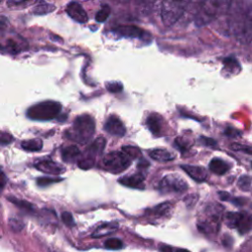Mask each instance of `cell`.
Listing matches in <instances>:
<instances>
[{"label": "cell", "instance_id": "25", "mask_svg": "<svg viewBox=\"0 0 252 252\" xmlns=\"http://www.w3.org/2000/svg\"><path fill=\"white\" fill-rule=\"evenodd\" d=\"M224 65L226 67V70L230 71V72H233V71H238L240 69V65L238 61L233 58V57H228L224 60Z\"/></svg>", "mask_w": 252, "mask_h": 252}, {"label": "cell", "instance_id": "42", "mask_svg": "<svg viewBox=\"0 0 252 252\" xmlns=\"http://www.w3.org/2000/svg\"><path fill=\"white\" fill-rule=\"evenodd\" d=\"M175 252H190L189 250H186V249H182V248H179L177 249Z\"/></svg>", "mask_w": 252, "mask_h": 252}, {"label": "cell", "instance_id": "20", "mask_svg": "<svg viewBox=\"0 0 252 252\" xmlns=\"http://www.w3.org/2000/svg\"><path fill=\"white\" fill-rule=\"evenodd\" d=\"M162 117L158 114H151L147 118V126L153 134H160L162 130Z\"/></svg>", "mask_w": 252, "mask_h": 252}, {"label": "cell", "instance_id": "5", "mask_svg": "<svg viewBox=\"0 0 252 252\" xmlns=\"http://www.w3.org/2000/svg\"><path fill=\"white\" fill-rule=\"evenodd\" d=\"M226 224L231 229H235L241 234L252 230V215L246 212H229L225 216Z\"/></svg>", "mask_w": 252, "mask_h": 252}, {"label": "cell", "instance_id": "38", "mask_svg": "<svg viewBox=\"0 0 252 252\" xmlns=\"http://www.w3.org/2000/svg\"><path fill=\"white\" fill-rule=\"evenodd\" d=\"M225 134H226L227 136H230V137H237V136L241 135L239 131H236V130H234V129H232V128H230V127L227 128V130L225 131Z\"/></svg>", "mask_w": 252, "mask_h": 252}, {"label": "cell", "instance_id": "40", "mask_svg": "<svg viewBox=\"0 0 252 252\" xmlns=\"http://www.w3.org/2000/svg\"><path fill=\"white\" fill-rule=\"evenodd\" d=\"M137 167H138L139 168H146L149 167V163H148L147 161H145V160H141Z\"/></svg>", "mask_w": 252, "mask_h": 252}, {"label": "cell", "instance_id": "41", "mask_svg": "<svg viewBox=\"0 0 252 252\" xmlns=\"http://www.w3.org/2000/svg\"><path fill=\"white\" fill-rule=\"evenodd\" d=\"M161 251L162 252H172V249H171V247H169L168 245H162L161 246Z\"/></svg>", "mask_w": 252, "mask_h": 252}, {"label": "cell", "instance_id": "24", "mask_svg": "<svg viewBox=\"0 0 252 252\" xmlns=\"http://www.w3.org/2000/svg\"><path fill=\"white\" fill-rule=\"evenodd\" d=\"M55 10V6L47 3V2H41L38 4V6L35 7L34 9V13L37 15H44V14H48L51 13L52 11Z\"/></svg>", "mask_w": 252, "mask_h": 252}, {"label": "cell", "instance_id": "29", "mask_svg": "<svg viewBox=\"0 0 252 252\" xmlns=\"http://www.w3.org/2000/svg\"><path fill=\"white\" fill-rule=\"evenodd\" d=\"M238 187L243 191H248L249 188L251 186V177L248 175H242L240 176V178L238 179L237 182Z\"/></svg>", "mask_w": 252, "mask_h": 252}, {"label": "cell", "instance_id": "39", "mask_svg": "<svg viewBox=\"0 0 252 252\" xmlns=\"http://www.w3.org/2000/svg\"><path fill=\"white\" fill-rule=\"evenodd\" d=\"M29 2H24V1H21V2H17V1H10V2H8L7 4L9 5V6H11V7H13V6H18V5H27Z\"/></svg>", "mask_w": 252, "mask_h": 252}, {"label": "cell", "instance_id": "16", "mask_svg": "<svg viewBox=\"0 0 252 252\" xmlns=\"http://www.w3.org/2000/svg\"><path fill=\"white\" fill-rule=\"evenodd\" d=\"M118 229V224L117 223H105L103 224L101 226H99L94 232L92 233V236L95 238H99V237H103L105 235H108L114 231H116Z\"/></svg>", "mask_w": 252, "mask_h": 252}, {"label": "cell", "instance_id": "11", "mask_svg": "<svg viewBox=\"0 0 252 252\" xmlns=\"http://www.w3.org/2000/svg\"><path fill=\"white\" fill-rule=\"evenodd\" d=\"M66 12L71 19H73L74 21L81 23V24L87 23V21L89 19L88 14L85 11V9L77 2L69 3L66 7Z\"/></svg>", "mask_w": 252, "mask_h": 252}, {"label": "cell", "instance_id": "33", "mask_svg": "<svg viewBox=\"0 0 252 252\" xmlns=\"http://www.w3.org/2000/svg\"><path fill=\"white\" fill-rule=\"evenodd\" d=\"M13 141V137L6 132L0 131V146H7Z\"/></svg>", "mask_w": 252, "mask_h": 252}, {"label": "cell", "instance_id": "4", "mask_svg": "<svg viewBox=\"0 0 252 252\" xmlns=\"http://www.w3.org/2000/svg\"><path fill=\"white\" fill-rule=\"evenodd\" d=\"M132 160L120 150L107 154L103 159V168L112 173H119L128 168Z\"/></svg>", "mask_w": 252, "mask_h": 252}, {"label": "cell", "instance_id": "10", "mask_svg": "<svg viewBox=\"0 0 252 252\" xmlns=\"http://www.w3.org/2000/svg\"><path fill=\"white\" fill-rule=\"evenodd\" d=\"M105 130L113 136L122 137L126 133V128L122 121L114 115L108 117L105 124Z\"/></svg>", "mask_w": 252, "mask_h": 252}, {"label": "cell", "instance_id": "12", "mask_svg": "<svg viewBox=\"0 0 252 252\" xmlns=\"http://www.w3.org/2000/svg\"><path fill=\"white\" fill-rule=\"evenodd\" d=\"M36 168L43 173H47L51 175H58L65 171L64 168L49 160H43L39 162L38 164H36Z\"/></svg>", "mask_w": 252, "mask_h": 252}, {"label": "cell", "instance_id": "1", "mask_svg": "<svg viewBox=\"0 0 252 252\" xmlns=\"http://www.w3.org/2000/svg\"><path fill=\"white\" fill-rule=\"evenodd\" d=\"M96 130V123L91 115L83 114L73 122V126L65 132V136L77 143H88L94 136Z\"/></svg>", "mask_w": 252, "mask_h": 252}, {"label": "cell", "instance_id": "43", "mask_svg": "<svg viewBox=\"0 0 252 252\" xmlns=\"http://www.w3.org/2000/svg\"><path fill=\"white\" fill-rule=\"evenodd\" d=\"M251 166H252V163H251Z\"/></svg>", "mask_w": 252, "mask_h": 252}, {"label": "cell", "instance_id": "30", "mask_svg": "<svg viewBox=\"0 0 252 252\" xmlns=\"http://www.w3.org/2000/svg\"><path fill=\"white\" fill-rule=\"evenodd\" d=\"M9 227L10 229L15 231V232H19L23 230L24 228V223L22 222V220L18 219V218H11L9 220Z\"/></svg>", "mask_w": 252, "mask_h": 252}, {"label": "cell", "instance_id": "18", "mask_svg": "<svg viewBox=\"0 0 252 252\" xmlns=\"http://www.w3.org/2000/svg\"><path fill=\"white\" fill-rule=\"evenodd\" d=\"M209 168H210V170L212 172H214L216 174H219V175H223L230 170L231 166L228 163H226L225 161L221 160V159H213L210 162Z\"/></svg>", "mask_w": 252, "mask_h": 252}, {"label": "cell", "instance_id": "32", "mask_svg": "<svg viewBox=\"0 0 252 252\" xmlns=\"http://www.w3.org/2000/svg\"><path fill=\"white\" fill-rule=\"evenodd\" d=\"M61 219H62V222L64 223L67 227L71 228V227H74L75 226V222H74V219H73V216L69 213V212H64L62 213L61 215Z\"/></svg>", "mask_w": 252, "mask_h": 252}, {"label": "cell", "instance_id": "26", "mask_svg": "<svg viewBox=\"0 0 252 252\" xmlns=\"http://www.w3.org/2000/svg\"><path fill=\"white\" fill-rule=\"evenodd\" d=\"M121 151L124 152L131 160L141 158V156H142L141 151L138 148L132 147V146H124V147H122Z\"/></svg>", "mask_w": 252, "mask_h": 252}, {"label": "cell", "instance_id": "19", "mask_svg": "<svg viewBox=\"0 0 252 252\" xmlns=\"http://www.w3.org/2000/svg\"><path fill=\"white\" fill-rule=\"evenodd\" d=\"M80 150L77 146L71 145L66 148H64L61 152L62 160L66 163H72L74 162L79 156H80Z\"/></svg>", "mask_w": 252, "mask_h": 252}, {"label": "cell", "instance_id": "15", "mask_svg": "<svg viewBox=\"0 0 252 252\" xmlns=\"http://www.w3.org/2000/svg\"><path fill=\"white\" fill-rule=\"evenodd\" d=\"M113 33L126 38H141L144 35V31L142 29L133 25L118 26L114 28Z\"/></svg>", "mask_w": 252, "mask_h": 252}, {"label": "cell", "instance_id": "34", "mask_svg": "<svg viewBox=\"0 0 252 252\" xmlns=\"http://www.w3.org/2000/svg\"><path fill=\"white\" fill-rule=\"evenodd\" d=\"M106 88L109 92L111 93H118L122 90V85L119 84V83H110V84H107L106 85Z\"/></svg>", "mask_w": 252, "mask_h": 252}, {"label": "cell", "instance_id": "35", "mask_svg": "<svg viewBox=\"0 0 252 252\" xmlns=\"http://www.w3.org/2000/svg\"><path fill=\"white\" fill-rule=\"evenodd\" d=\"M185 142H186V141L182 140L181 138H176V139H175V146H176L178 149H180V151L184 152V151L188 150V148H189V146H188Z\"/></svg>", "mask_w": 252, "mask_h": 252}, {"label": "cell", "instance_id": "2", "mask_svg": "<svg viewBox=\"0 0 252 252\" xmlns=\"http://www.w3.org/2000/svg\"><path fill=\"white\" fill-rule=\"evenodd\" d=\"M223 212L224 208L219 204H210L207 206L198 220V230L209 236L217 234L221 227Z\"/></svg>", "mask_w": 252, "mask_h": 252}, {"label": "cell", "instance_id": "37", "mask_svg": "<svg viewBox=\"0 0 252 252\" xmlns=\"http://www.w3.org/2000/svg\"><path fill=\"white\" fill-rule=\"evenodd\" d=\"M7 182V178L5 173L3 172L2 169H0V191H2V189L5 187Z\"/></svg>", "mask_w": 252, "mask_h": 252}, {"label": "cell", "instance_id": "14", "mask_svg": "<svg viewBox=\"0 0 252 252\" xmlns=\"http://www.w3.org/2000/svg\"><path fill=\"white\" fill-rule=\"evenodd\" d=\"M181 168L197 182H203L207 178V171L204 168L198 166H189L182 165Z\"/></svg>", "mask_w": 252, "mask_h": 252}, {"label": "cell", "instance_id": "13", "mask_svg": "<svg viewBox=\"0 0 252 252\" xmlns=\"http://www.w3.org/2000/svg\"><path fill=\"white\" fill-rule=\"evenodd\" d=\"M144 179L145 175L142 172H137L132 175L121 177L118 181L124 186L131 187V188H137V189H143L144 188Z\"/></svg>", "mask_w": 252, "mask_h": 252}, {"label": "cell", "instance_id": "22", "mask_svg": "<svg viewBox=\"0 0 252 252\" xmlns=\"http://www.w3.org/2000/svg\"><path fill=\"white\" fill-rule=\"evenodd\" d=\"M10 202H12L15 206H17L19 209L27 212V213H34L35 212V207L33 204H31L30 202L28 201H25V200H21V199H18V198H15V197H9L8 198Z\"/></svg>", "mask_w": 252, "mask_h": 252}, {"label": "cell", "instance_id": "7", "mask_svg": "<svg viewBox=\"0 0 252 252\" xmlns=\"http://www.w3.org/2000/svg\"><path fill=\"white\" fill-rule=\"evenodd\" d=\"M105 147V139L100 137L96 139L85 151L82 158L79 160L78 165L82 169H89L94 167L96 157L101 155Z\"/></svg>", "mask_w": 252, "mask_h": 252}, {"label": "cell", "instance_id": "27", "mask_svg": "<svg viewBox=\"0 0 252 252\" xmlns=\"http://www.w3.org/2000/svg\"><path fill=\"white\" fill-rule=\"evenodd\" d=\"M110 14V7L108 5H103L100 11L96 15V21L99 23H103L106 21Z\"/></svg>", "mask_w": 252, "mask_h": 252}, {"label": "cell", "instance_id": "6", "mask_svg": "<svg viewBox=\"0 0 252 252\" xmlns=\"http://www.w3.org/2000/svg\"><path fill=\"white\" fill-rule=\"evenodd\" d=\"M184 5L185 3L183 2L164 1L162 3L161 8V16L163 23L167 27L174 25L184 13Z\"/></svg>", "mask_w": 252, "mask_h": 252}, {"label": "cell", "instance_id": "8", "mask_svg": "<svg viewBox=\"0 0 252 252\" xmlns=\"http://www.w3.org/2000/svg\"><path fill=\"white\" fill-rule=\"evenodd\" d=\"M225 2H219V1H208L202 3V7L199 9L198 13L195 17V23L197 26H203L207 25L210 22H212L222 9V5H224Z\"/></svg>", "mask_w": 252, "mask_h": 252}, {"label": "cell", "instance_id": "31", "mask_svg": "<svg viewBox=\"0 0 252 252\" xmlns=\"http://www.w3.org/2000/svg\"><path fill=\"white\" fill-rule=\"evenodd\" d=\"M62 179L61 178H50V177H41V178H38L37 180V184L41 187H46L52 183H56V182H59L61 181Z\"/></svg>", "mask_w": 252, "mask_h": 252}, {"label": "cell", "instance_id": "36", "mask_svg": "<svg viewBox=\"0 0 252 252\" xmlns=\"http://www.w3.org/2000/svg\"><path fill=\"white\" fill-rule=\"evenodd\" d=\"M200 141L202 142V144H204L207 147H215L217 145V142L214 139L208 138V137H200Z\"/></svg>", "mask_w": 252, "mask_h": 252}, {"label": "cell", "instance_id": "3", "mask_svg": "<svg viewBox=\"0 0 252 252\" xmlns=\"http://www.w3.org/2000/svg\"><path fill=\"white\" fill-rule=\"evenodd\" d=\"M61 108L62 106L59 103L47 101V102H42L32 105L28 109L27 115L30 119H33V120H41V121L51 120L59 114V112L61 111Z\"/></svg>", "mask_w": 252, "mask_h": 252}, {"label": "cell", "instance_id": "9", "mask_svg": "<svg viewBox=\"0 0 252 252\" xmlns=\"http://www.w3.org/2000/svg\"><path fill=\"white\" fill-rule=\"evenodd\" d=\"M187 187L186 181L176 174L166 175L160 182V190L163 193H181Z\"/></svg>", "mask_w": 252, "mask_h": 252}, {"label": "cell", "instance_id": "28", "mask_svg": "<svg viewBox=\"0 0 252 252\" xmlns=\"http://www.w3.org/2000/svg\"><path fill=\"white\" fill-rule=\"evenodd\" d=\"M105 246L107 249H111V250H118L120 248H122L123 243L120 239L118 238H109L105 242Z\"/></svg>", "mask_w": 252, "mask_h": 252}, {"label": "cell", "instance_id": "21", "mask_svg": "<svg viewBox=\"0 0 252 252\" xmlns=\"http://www.w3.org/2000/svg\"><path fill=\"white\" fill-rule=\"evenodd\" d=\"M21 147L25 151L29 152H38L41 151L42 148V142L40 139H32V140H27L23 141L21 144Z\"/></svg>", "mask_w": 252, "mask_h": 252}, {"label": "cell", "instance_id": "23", "mask_svg": "<svg viewBox=\"0 0 252 252\" xmlns=\"http://www.w3.org/2000/svg\"><path fill=\"white\" fill-rule=\"evenodd\" d=\"M172 210V205L170 203H163L158 205L152 210V214L156 217H166L170 214Z\"/></svg>", "mask_w": 252, "mask_h": 252}, {"label": "cell", "instance_id": "17", "mask_svg": "<svg viewBox=\"0 0 252 252\" xmlns=\"http://www.w3.org/2000/svg\"><path fill=\"white\" fill-rule=\"evenodd\" d=\"M149 156L153 160L160 162V163H167V162L174 160V158H175V156L172 153H170L165 149L152 150L149 152Z\"/></svg>", "mask_w": 252, "mask_h": 252}]
</instances>
